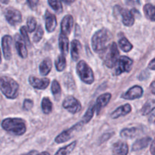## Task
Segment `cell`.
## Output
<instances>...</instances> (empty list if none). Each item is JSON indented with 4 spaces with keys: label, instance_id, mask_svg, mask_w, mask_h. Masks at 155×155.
Returning a JSON list of instances; mask_svg holds the SVG:
<instances>
[{
    "label": "cell",
    "instance_id": "obj_10",
    "mask_svg": "<svg viewBox=\"0 0 155 155\" xmlns=\"http://www.w3.org/2000/svg\"><path fill=\"white\" fill-rule=\"evenodd\" d=\"M5 18L9 24L17 25L22 21V15L21 12L15 8H7L5 11Z\"/></svg>",
    "mask_w": 155,
    "mask_h": 155
},
{
    "label": "cell",
    "instance_id": "obj_3",
    "mask_svg": "<svg viewBox=\"0 0 155 155\" xmlns=\"http://www.w3.org/2000/svg\"><path fill=\"white\" fill-rule=\"evenodd\" d=\"M0 91L8 99H15L19 92V85L14 79L7 76H1Z\"/></svg>",
    "mask_w": 155,
    "mask_h": 155
},
{
    "label": "cell",
    "instance_id": "obj_23",
    "mask_svg": "<svg viewBox=\"0 0 155 155\" xmlns=\"http://www.w3.org/2000/svg\"><path fill=\"white\" fill-rule=\"evenodd\" d=\"M58 45L59 48L61 51V54L67 55L68 51H69V39H68V36L66 35L63 34L61 33L59 35Z\"/></svg>",
    "mask_w": 155,
    "mask_h": 155
},
{
    "label": "cell",
    "instance_id": "obj_36",
    "mask_svg": "<svg viewBox=\"0 0 155 155\" xmlns=\"http://www.w3.org/2000/svg\"><path fill=\"white\" fill-rule=\"evenodd\" d=\"M20 32H21V34L22 36V38L24 39V42L26 43V45L27 46H31V42H30V37L28 36V33H27L28 30H27V27H24V26L21 27V29H20Z\"/></svg>",
    "mask_w": 155,
    "mask_h": 155
},
{
    "label": "cell",
    "instance_id": "obj_12",
    "mask_svg": "<svg viewBox=\"0 0 155 155\" xmlns=\"http://www.w3.org/2000/svg\"><path fill=\"white\" fill-rule=\"evenodd\" d=\"M12 38L10 35H5L2 39L3 55L5 60L9 61L12 58Z\"/></svg>",
    "mask_w": 155,
    "mask_h": 155
},
{
    "label": "cell",
    "instance_id": "obj_7",
    "mask_svg": "<svg viewBox=\"0 0 155 155\" xmlns=\"http://www.w3.org/2000/svg\"><path fill=\"white\" fill-rule=\"evenodd\" d=\"M118 12L122 16V22L127 27H132L135 23V14L139 15V12L136 8L128 10L127 8L116 5Z\"/></svg>",
    "mask_w": 155,
    "mask_h": 155
},
{
    "label": "cell",
    "instance_id": "obj_13",
    "mask_svg": "<svg viewBox=\"0 0 155 155\" xmlns=\"http://www.w3.org/2000/svg\"><path fill=\"white\" fill-rule=\"evenodd\" d=\"M28 82L34 89H39V90H44L50 84V80L48 78L39 79L33 76H30L29 77Z\"/></svg>",
    "mask_w": 155,
    "mask_h": 155
},
{
    "label": "cell",
    "instance_id": "obj_39",
    "mask_svg": "<svg viewBox=\"0 0 155 155\" xmlns=\"http://www.w3.org/2000/svg\"><path fill=\"white\" fill-rule=\"evenodd\" d=\"M114 133H104V134L102 135V136L100 137L99 139V142L100 144L101 143H104V142H107V140H109V139H110V138L113 136Z\"/></svg>",
    "mask_w": 155,
    "mask_h": 155
},
{
    "label": "cell",
    "instance_id": "obj_15",
    "mask_svg": "<svg viewBox=\"0 0 155 155\" xmlns=\"http://www.w3.org/2000/svg\"><path fill=\"white\" fill-rule=\"evenodd\" d=\"M73 25H74V18L72 15H67L64 17L61 23V33L64 35H69L72 30Z\"/></svg>",
    "mask_w": 155,
    "mask_h": 155
},
{
    "label": "cell",
    "instance_id": "obj_19",
    "mask_svg": "<svg viewBox=\"0 0 155 155\" xmlns=\"http://www.w3.org/2000/svg\"><path fill=\"white\" fill-rule=\"evenodd\" d=\"M112 151L116 155H127L129 153V146L127 142L118 141L113 145Z\"/></svg>",
    "mask_w": 155,
    "mask_h": 155
},
{
    "label": "cell",
    "instance_id": "obj_2",
    "mask_svg": "<svg viewBox=\"0 0 155 155\" xmlns=\"http://www.w3.org/2000/svg\"><path fill=\"white\" fill-rule=\"evenodd\" d=\"M1 125L3 130L15 136H23L27 132L25 121L21 118H5L2 120Z\"/></svg>",
    "mask_w": 155,
    "mask_h": 155
},
{
    "label": "cell",
    "instance_id": "obj_48",
    "mask_svg": "<svg viewBox=\"0 0 155 155\" xmlns=\"http://www.w3.org/2000/svg\"><path fill=\"white\" fill-rule=\"evenodd\" d=\"M64 2L66 3V4H71L72 2H68V1H64Z\"/></svg>",
    "mask_w": 155,
    "mask_h": 155
},
{
    "label": "cell",
    "instance_id": "obj_18",
    "mask_svg": "<svg viewBox=\"0 0 155 155\" xmlns=\"http://www.w3.org/2000/svg\"><path fill=\"white\" fill-rule=\"evenodd\" d=\"M132 111V106L130 104H125L118 107L115 110H114L110 114L112 119H117L120 117H124L129 114Z\"/></svg>",
    "mask_w": 155,
    "mask_h": 155
},
{
    "label": "cell",
    "instance_id": "obj_47",
    "mask_svg": "<svg viewBox=\"0 0 155 155\" xmlns=\"http://www.w3.org/2000/svg\"><path fill=\"white\" fill-rule=\"evenodd\" d=\"M36 155H51V154H50L48 151H43V152L39 153V154H37Z\"/></svg>",
    "mask_w": 155,
    "mask_h": 155
},
{
    "label": "cell",
    "instance_id": "obj_43",
    "mask_svg": "<svg viewBox=\"0 0 155 155\" xmlns=\"http://www.w3.org/2000/svg\"><path fill=\"white\" fill-rule=\"evenodd\" d=\"M148 68L150 70H151V71H155V58L149 62V64L148 65Z\"/></svg>",
    "mask_w": 155,
    "mask_h": 155
},
{
    "label": "cell",
    "instance_id": "obj_9",
    "mask_svg": "<svg viewBox=\"0 0 155 155\" xmlns=\"http://www.w3.org/2000/svg\"><path fill=\"white\" fill-rule=\"evenodd\" d=\"M62 106L72 114H77L82 109V104L80 101L74 96H68L64 98L62 103Z\"/></svg>",
    "mask_w": 155,
    "mask_h": 155
},
{
    "label": "cell",
    "instance_id": "obj_40",
    "mask_svg": "<svg viewBox=\"0 0 155 155\" xmlns=\"http://www.w3.org/2000/svg\"><path fill=\"white\" fill-rule=\"evenodd\" d=\"M27 4H28L29 7L32 10H35L37 7L38 4H39V1L38 0H28V1H27Z\"/></svg>",
    "mask_w": 155,
    "mask_h": 155
},
{
    "label": "cell",
    "instance_id": "obj_6",
    "mask_svg": "<svg viewBox=\"0 0 155 155\" xmlns=\"http://www.w3.org/2000/svg\"><path fill=\"white\" fill-rule=\"evenodd\" d=\"M83 125H84V124L82 121H80V122L74 124L71 128L63 131L55 138V139H54L55 143L61 144L64 143V142H68V140H70L74 136V133L78 132L83 127Z\"/></svg>",
    "mask_w": 155,
    "mask_h": 155
},
{
    "label": "cell",
    "instance_id": "obj_35",
    "mask_svg": "<svg viewBox=\"0 0 155 155\" xmlns=\"http://www.w3.org/2000/svg\"><path fill=\"white\" fill-rule=\"evenodd\" d=\"M36 25H37V22H36V20L33 17H30V18H28L27 21V27L28 32L33 33V32L36 30Z\"/></svg>",
    "mask_w": 155,
    "mask_h": 155
},
{
    "label": "cell",
    "instance_id": "obj_22",
    "mask_svg": "<svg viewBox=\"0 0 155 155\" xmlns=\"http://www.w3.org/2000/svg\"><path fill=\"white\" fill-rule=\"evenodd\" d=\"M82 50V45L78 39H74L71 42V58L74 61H77L80 58V51Z\"/></svg>",
    "mask_w": 155,
    "mask_h": 155
},
{
    "label": "cell",
    "instance_id": "obj_11",
    "mask_svg": "<svg viewBox=\"0 0 155 155\" xmlns=\"http://www.w3.org/2000/svg\"><path fill=\"white\" fill-rule=\"evenodd\" d=\"M143 92L144 91L142 87L136 85L129 89L126 92H124L121 95V98L126 100H135L137 98H140L143 95Z\"/></svg>",
    "mask_w": 155,
    "mask_h": 155
},
{
    "label": "cell",
    "instance_id": "obj_37",
    "mask_svg": "<svg viewBox=\"0 0 155 155\" xmlns=\"http://www.w3.org/2000/svg\"><path fill=\"white\" fill-rule=\"evenodd\" d=\"M44 35V30H43V28H42V27L41 25H39L37 27V30H36V33H35V34L33 35V40L34 42H39V41L42 39V36H43Z\"/></svg>",
    "mask_w": 155,
    "mask_h": 155
},
{
    "label": "cell",
    "instance_id": "obj_46",
    "mask_svg": "<svg viewBox=\"0 0 155 155\" xmlns=\"http://www.w3.org/2000/svg\"><path fill=\"white\" fill-rule=\"evenodd\" d=\"M37 154V151H35V150H33V151H30L29 152L26 153V154H21V155H36Z\"/></svg>",
    "mask_w": 155,
    "mask_h": 155
},
{
    "label": "cell",
    "instance_id": "obj_20",
    "mask_svg": "<svg viewBox=\"0 0 155 155\" xmlns=\"http://www.w3.org/2000/svg\"><path fill=\"white\" fill-rule=\"evenodd\" d=\"M141 129L139 127H131V128L123 129L120 131V136L124 139H133L141 134Z\"/></svg>",
    "mask_w": 155,
    "mask_h": 155
},
{
    "label": "cell",
    "instance_id": "obj_32",
    "mask_svg": "<svg viewBox=\"0 0 155 155\" xmlns=\"http://www.w3.org/2000/svg\"><path fill=\"white\" fill-rule=\"evenodd\" d=\"M51 90L54 98L58 101L61 98V86L58 82V80H53L52 83H51Z\"/></svg>",
    "mask_w": 155,
    "mask_h": 155
},
{
    "label": "cell",
    "instance_id": "obj_33",
    "mask_svg": "<svg viewBox=\"0 0 155 155\" xmlns=\"http://www.w3.org/2000/svg\"><path fill=\"white\" fill-rule=\"evenodd\" d=\"M95 111V104H92V105L88 108V110H86V112L85 113L84 116H83V118H82L81 120L82 122H83L84 124H88L89 121H91V120H92V117H93Z\"/></svg>",
    "mask_w": 155,
    "mask_h": 155
},
{
    "label": "cell",
    "instance_id": "obj_16",
    "mask_svg": "<svg viewBox=\"0 0 155 155\" xmlns=\"http://www.w3.org/2000/svg\"><path fill=\"white\" fill-rule=\"evenodd\" d=\"M110 99H111V94L109 93V92H106V93L102 94L98 97V98L96 99V102L95 104V110H96L98 114L100 113L101 109L107 106V104L110 102Z\"/></svg>",
    "mask_w": 155,
    "mask_h": 155
},
{
    "label": "cell",
    "instance_id": "obj_42",
    "mask_svg": "<svg viewBox=\"0 0 155 155\" xmlns=\"http://www.w3.org/2000/svg\"><path fill=\"white\" fill-rule=\"evenodd\" d=\"M148 77H149V73H148V71H144L139 74L138 78H139V80H147V79L148 78Z\"/></svg>",
    "mask_w": 155,
    "mask_h": 155
},
{
    "label": "cell",
    "instance_id": "obj_17",
    "mask_svg": "<svg viewBox=\"0 0 155 155\" xmlns=\"http://www.w3.org/2000/svg\"><path fill=\"white\" fill-rule=\"evenodd\" d=\"M45 29L48 33H52L57 27V19L56 16L51 12L46 11L45 14Z\"/></svg>",
    "mask_w": 155,
    "mask_h": 155
},
{
    "label": "cell",
    "instance_id": "obj_45",
    "mask_svg": "<svg viewBox=\"0 0 155 155\" xmlns=\"http://www.w3.org/2000/svg\"><path fill=\"white\" fill-rule=\"evenodd\" d=\"M150 89H151V92L153 95H155V80L153 81L152 83L150 85Z\"/></svg>",
    "mask_w": 155,
    "mask_h": 155
},
{
    "label": "cell",
    "instance_id": "obj_30",
    "mask_svg": "<svg viewBox=\"0 0 155 155\" xmlns=\"http://www.w3.org/2000/svg\"><path fill=\"white\" fill-rule=\"evenodd\" d=\"M54 65H55L56 70H57L58 72H62V71H64L67 65L65 55H64V54H60V55L58 56L55 61H54Z\"/></svg>",
    "mask_w": 155,
    "mask_h": 155
},
{
    "label": "cell",
    "instance_id": "obj_28",
    "mask_svg": "<svg viewBox=\"0 0 155 155\" xmlns=\"http://www.w3.org/2000/svg\"><path fill=\"white\" fill-rule=\"evenodd\" d=\"M77 141H74V142H71V144H69L67 146L63 147V148H61L57 152L55 153L54 155H69L74 150V148L77 146Z\"/></svg>",
    "mask_w": 155,
    "mask_h": 155
},
{
    "label": "cell",
    "instance_id": "obj_1",
    "mask_svg": "<svg viewBox=\"0 0 155 155\" xmlns=\"http://www.w3.org/2000/svg\"><path fill=\"white\" fill-rule=\"evenodd\" d=\"M111 38L110 32L105 28L95 32L92 37V48L93 51L98 53L105 51Z\"/></svg>",
    "mask_w": 155,
    "mask_h": 155
},
{
    "label": "cell",
    "instance_id": "obj_25",
    "mask_svg": "<svg viewBox=\"0 0 155 155\" xmlns=\"http://www.w3.org/2000/svg\"><path fill=\"white\" fill-rule=\"evenodd\" d=\"M63 82L64 84L65 88L68 90H75L76 89V83L74 80V77L71 75V73H66L63 76Z\"/></svg>",
    "mask_w": 155,
    "mask_h": 155
},
{
    "label": "cell",
    "instance_id": "obj_38",
    "mask_svg": "<svg viewBox=\"0 0 155 155\" xmlns=\"http://www.w3.org/2000/svg\"><path fill=\"white\" fill-rule=\"evenodd\" d=\"M33 101L31 99H25L23 103V109L24 110H30V109L33 108Z\"/></svg>",
    "mask_w": 155,
    "mask_h": 155
},
{
    "label": "cell",
    "instance_id": "obj_31",
    "mask_svg": "<svg viewBox=\"0 0 155 155\" xmlns=\"http://www.w3.org/2000/svg\"><path fill=\"white\" fill-rule=\"evenodd\" d=\"M119 46L124 52H129L133 48V45L126 37H122L119 39Z\"/></svg>",
    "mask_w": 155,
    "mask_h": 155
},
{
    "label": "cell",
    "instance_id": "obj_34",
    "mask_svg": "<svg viewBox=\"0 0 155 155\" xmlns=\"http://www.w3.org/2000/svg\"><path fill=\"white\" fill-rule=\"evenodd\" d=\"M48 4L49 5L50 7L56 12L57 13H61L63 11V5L62 2L60 1H54V0H48Z\"/></svg>",
    "mask_w": 155,
    "mask_h": 155
},
{
    "label": "cell",
    "instance_id": "obj_8",
    "mask_svg": "<svg viewBox=\"0 0 155 155\" xmlns=\"http://www.w3.org/2000/svg\"><path fill=\"white\" fill-rule=\"evenodd\" d=\"M133 61L127 56H120L117 64L114 75L119 76L124 73H129L133 69Z\"/></svg>",
    "mask_w": 155,
    "mask_h": 155
},
{
    "label": "cell",
    "instance_id": "obj_5",
    "mask_svg": "<svg viewBox=\"0 0 155 155\" xmlns=\"http://www.w3.org/2000/svg\"><path fill=\"white\" fill-rule=\"evenodd\" d=\"M120 51L116 42H112L104 57V64L109 68H113L120 58Z\"/></svg>",
    "mask_w": 155,
    "mask_h": 155
},
{
    "label": "cell",
    "instance_id": "obj_14",
    "mask_svg": "<svg viewBox=\"0 0 155 155\" xmlns=\"http://www.w3.org/2000/svg\"><path fill=\"white\" fill-rule=\"evenodd\" d=\"M15 48H16L18 55L21 58H27L28 56V51H27L26 43L24 42L23 38L19 34H16L15 36Z\"/></svg>",
    "mask_w": 155,
    "mask_h": 155
},
{
    "label": "cell",
    "instance_id": "obj_49",
    "mask_svg": "<svg viewBox=\"0 0 155 155\" xmlns=\"http://www.w3.org/2000/svg\"><path fill=\"white\" fill-rule=\"evenodd\" d=\"M2 62V55H1V50H0V64Z\"/></svg>",
    "mask_w": 155,
    "mask_h": 155
},
{
    "label": "cell",
    "instance_id": "obj_27",
    "mask_svg": "<svg viewBox=\"0 0 155 155\" xmlns=\"http://www.w3.org/2000/svg\"><path fill=\"white\" fill-rule=\"evenodd\" d=\"M41 107L43 114H49L51 113L53 110V104L51 100L48 97H44L41 103Z\"/></svg>",
    "mask_w": 155,
    "mask_h": 155
},
{
    "label": "cell",
    "instance_id": "obj_24",
    "mask_svg": "<svg viewBox=\"0 0 155 155\" xmlns=\"http://www.w3.org/2000/svg\"><path fill=\"white\" fill-rule=\"evenodd\" d=\"M51 68H52V62L49 58H45L39 64V73L41 75L46 76L51 71Z\"/></svg>",
    "mask_w": 155,
    "mask_h": 155
},
{
    "label": "cell",
    "instance_id": "obj_29",
    "mask_svg": "<svg viewBox=\"0 0 155 155\" xmlns=\"http://www.w3.org/2000/svg\"><path fill=\"white\" fill-rule=\"evenodd\" d=\"M155 107V100L154 99H149L145 103L141 109V114L143 116L148 115L151 112V110L154 108Z\"/></svg>",
    "mask_w": 155,
    "mask_h": 155
},
{
    "label": "cell",
    "instance_id": "obj_41",
    "mask_svg": "<svg viewBox=\"0 0 155 155\" xmlns=\"http://www.w3.org/2000/svg\"><path fill=\"white\" fill-rule=\"evenodd\" d=\"M148 115H149L148 116V121H149L150 124H155V107Z\"/></svg>",
    "mask_w": 155,
    "mask_h": 155
},
{
    "label": "cell",
    "instance_id": "obj_4",
    "mask_svg": "<svg viewBox=\"0 0 155 155\" xmlns=\"http://www.w3.org/2000/svg\"><path fill=\"white\" fill-rule=\"evenodd\" d=\"M77 74L83 83L91 85L95 81V75L93 71L85 61H80L76 68Z\"/></svg>",
    "mask_w": 155,
    "mask_h": 155
},
{
    "label": "cell",
    "instance_id": "obj_26",
    "mask_svg": "<svg viewBox=\"0 0 155 155\" xmlns=\"http://www.w3.org/2000/svg\"><path fill=\"white\" fill-rule=\"evenodd\" d=\"M145 18L151 21H155V5L152 4H145L143 7Z\"/></svg>",
    "mask_w": 155,
    "mask_h": 155
},
{
    "label": "cell",
    "instance_id": "obj_44",
    "mask_svg": "<svg viewBox=\"0 0 155 155\" xmlns=\"http://www.w3.org/2000/svg\"><path fill=\"white\" fill-rule=\"evenodd\" d=\"M150 152L152 155H155V138L151 143V147H150Z\"/></svg>",
    "mask_w": 155,
    "mask_h": 155
},
{
    "label": "cell",
    "instance_id": "obj_21",
    "mask_svg": "<svg viewBox=\"0 0 155 155\" xmlns=\"http://www.w3.org/2000/svg\"><path fill=\"white\" fill-rule=\"evenodd\" d=\"M151 142V138L146 136L142 139H139L134 142L132 146V151H139L144 148H147L149 145L150 142Z\"/></svg>",
    "mask_w": 155,
    "mask_h": 155
}]
</instances>
